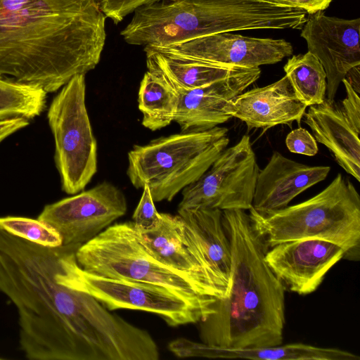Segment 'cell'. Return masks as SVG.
<instances>
[{
    "label": "cell",
    "mask_w": 360,
    "mask_h": 360,
    "mask_svg": "<svg viewBox=\"0 0 360 360\" xmlns=\"http://www.w3.org/2000/svg\"><path fill=\"white\" fill-rule=\"evenodd\" d=\"M144 51L148 71L175 92L206 86L245 68L183 58L146 48Z\"/></svg>",
    "instance_id": "22"
},
{
    "label": "cell",
    "mask_w": 360,
    "mask_h": 360,
    "mask_svg": "<svg viewBox=\"0 0 360 360\" xmlns=\"http://www.w3.org/2000/svg\"><path fill=\"white\" fill-rule=\"evenodd\" d=\"M86 271L107 278L150 283L167 288L212 314L217 298L206 295L185 274L160 262L145 246L132 221L110 225L75 252Z\"/></svg>",
    "instance_id": "7"
},
{
    "label": "cell",
    "mask_w": 360,
    "mask_h": 360,
    "mask_svg": "<svg viewBox=\"0 0 360 360\" xmlns=\"http://www.w3.org/2000/svg\"><path fill=\"white\" fill-rule=\"evenodd\" d=\"M159 0H96L100 10L115 24H118L127 15L138 8Z\"/></svg>",
    "instance_id": "28"
},
{
    "label": "cell",
    "mask_w": 360,
    "mask_h": 360,
    "mask_svg": "<svg viewBox=\"0 0 360 360\" xmlns=\"http://www.w3.org/2000/svg\"><path fill=\"white\" fill-rule=\"evenodd\" d=\"M105 18L96 0H0V75L58 91L99 63Z\"/></svg>",
    "instance_id": "2"
},
{
    "label": "cell",
    "mask_w": 360,
    "mask_h": 360,
    "mask_svg": "<svg viewBox=\"0 0 360 360\" xmlns=\"http://www.w3.org/2000/svg\"><path fill=\"white\" fill-rule=\"evenodd\" d=\"M273 2L286 6L300 9L308 13L313 14L326 9L333 0H270Z\"/></svg>",
    "instance_id": "30"
},
{
    "label": "cell",
    "mask_w": 360,
    "mask_h": 360,
    "mask_svg": "<svg viewBox=\"0 0 360 360\" xmlns=\"http://www.w3.org/2000/svg\"><path fill=\"white\" fill-rule=\"evenodd\" d=\"M79 246L62 245L57 276L70 287L94 297L108 310L126 309L153 313L172 327L198 323L211 314L164 287L86 271L76 260L75 252Z\"/></svg>",
    "instance_id": "8"
},
{
    "label": "cell",
    "mask_w": 360,
    "mask_h": 360,
    "mask_svg": "<svg viewBox=\"0 0 360 360\" xmlns=\"http://www.w3.org/2000/svg\"><path fill=\"white\" fill-rule=\"evenodd\" d=\"M308 51L316 56L326 74V98L335 100L342 79L354 68L360 66V18L343 19L310 14L301 28Z\"/></svg>",
    "instance_id": "13"
},
{
    "label": "cell",
    "mask_w": 360,
    "mask_h": 360,
    "mask_svg": "<svg viewBox=\"0 0 360 360\" xmlns=\"http://www.w3.org/2000/svg\"><path fill=\"white\" fill-rule=\"evenodd\" d=\"M260 74L259 68H245L206 86L176 92L174 122L181 131L207 130L226 122L231 118L225 110L228 101L252 85Z\"/></svg>",
    "instance_id": "15"
},
{
    "label": "cell",
    "mask_w": 360,
    "mask_h": 360,
    "mask_svg": "<svg viewBox=\"0 0 360 360\" xmlns=\"http://www.w3.org/2000/svg\"><path fill=\"white\" fill-rule=\"evenodd\" d=\"M127 211L123 192L108 181L46 205L37 219L55 229L63 245H82Z\"/></svg>",
    "instance_id": "11"
},
{
    "label": "cell",
    "mask_w": 360,
    "mask_h": 360,
    "mask_svg": "<svg viewBox=\"0 0 360 360\" xmlns=\"http://www.w3.org/2000/svg\"><path fill=\"white\" fill-rule=\"evenodd\" d=\"M174 56L244 68H259L291 56L292 44L283 39L214 33L165 46L144 47Z\"/></svg>",
    "instance_id": "12"
},
{
    "label": "cell",
    "mask_w": 360,
    "mask_h": 360,
    "mask_svg": "<svg viewBox=\"0 0 360 360\" xmlns=\"http://www.w3.org/2000/svg\"><path fill=\"white\" fill-rule=\"evenodd\" d=\"M46 94L36 86L20 83L0 75V120L34 118L46 107Z\"/></svg>",
    "instance_id": "25"
},
{
    "label": "cell",
    "mask_w": 360,
    "mask_h": 360,
    "mask_svg": "<svg viewBox=\"0 0 360 360\" xmlns=\"http://www.w3.org/2000/svg\"><path fill=\"white\" fill-rule=\"evenodd\" d=\"M297 98L307 107L326 98V74L318 58L307 51L288 58L283 67Z\"/></svg>",
    "instance_id": "24"
},
{
    "label": "cell",
    "mask_w": 360,
    "mask_h": 360,
    "mask_svg": "<svg viewBox=\"0 0 360 360\" xmlns=\"http://www.w3.org/2000/svg\"><path fill=\"white\" fill-rule=\"evenodd\" d=\"M250 217L269 248L286 241L316 238L340 245L345 258H360V196L340 173L322 191L300 203Z\"/></svg>",
    "instance_id": "5"
},
{
    "label": "cell",
    "mask_w": 360,
    "mask_h": 360,
    "mask_svg": "<svg viewBox=\"0 0 360 360\" xmlns=\"http://www.w3.org/2000/svg\"><path fill=\"white\" fill-rule=\"evenodd\" d=\"M168 348L181 358L246 359L252 360H359L354 353L337 349L319 347L304 343H291L250 349H227L179 338Z\"/></svg>",
    "instance_id": "21"
},
{
    "label": "cell",
    "mask_w": 360,
    "mask_h": 360,
    "mask_svg": "<svg viewBox=\"0 0 360 360\" xmlns=\"http://www.w3.org/2000/svg\"><path fill=\"white\" fill-rule=\"evenodd\" d=\"M222 222L231 248L229 288L198 323L201 342L227 349L282 345L285 289L265 261L269 247L245 210H223Z\"/></svg>",
    "instance_id": "3"
},
{
    "label": "cell",
    "mask_w": 360,
    "mask_h": 360,
    "mask_svg": "<svg viewBox=\"0 0 360 360\" xmlns=\"http://www.w3.org/2000/svg\"><path fill=\"white\" fill-rule=\"evenodd\" d=\"M0 229L11 235L43 247L56 248L63 245V240L58 232L38 219L15 216L1 217Z\"/></svg>",
    "instance_id": "26"
},
{
    "label": "cell",
    "mask_w": 360,
    "mask_h": 360,
    "mask_svg": "<svg viewBox=\"0 0 360 360\" xmlns=\"http://www.w3.org/2000/svg\"><path fill=\"white\" fill-rule=\"evenodd\" d=\"M307 14L270 0H159L136 9L120 34L129 44L165 46L219 32L299 30Z\"/></svg>",
    "instance_id": "4"
},
{
    "label": "cell",
    "mask_w": 360,
    "mask_h": 360,
    "mask_svg": "<svg viewBox=\"0 0 360 360\" xmlns=\"http://www.w3.org/2000/svg\"><path fill=\"white\" fill-rule=\"evenodd\" d=\"M61 246L43 247L0 229V292L16 309L25 358L159 359L148 331L58 278Z\"/></svg>",
    "instance_id": "1"
},
{
    "label": "cell",
    "mask_w": 360,
    "mask_h": 360,
    "mask_svg": "<svg viewBox=\"0 0 360 360\" xmlns=\"http://www.w3.org/2000/svg\"><path fill=\"white\" fill-rule=\"evenodd\" d=\"M307 108L285 75L267 86L243 91L228 101L225 110L245 123L249 130H266L279 124L291 127L294 122L300 125Z\"/></svg>",
    "instance_id": "16"
},
{
    "label": "cell",
    "mask_w": 360,
    "mask_h": 360,
    "mask_svg": "<svg viewBox=\"0 0 360 360\" xmlns=\"http://www.w3.org/2000/svg\"><path fill=\"white\" fill-rule=\"evenodd\" d=\"M138 107L142 125L156 131L174 122L177 108L176 92L159 77L146 71L140 83Z\"/></svg>",
    "instance_id": "23"
},
{
    "label": "cell",
    "mask_w": 360,
    "mask_h": 360,
    "mask_svg": "<svg viewBox=\"0 0 360 360\" xmlns=\"http://www.w3.org/2000/svg\"><path fill=\"white\" fill-rule=\"evenodd\" d=\"M229 143L228 129L219 126L162 136L133 147L127 174L135 188L147 186L154 202H169L196 181Z\"/></svg>",
    "instance_id": "6"
},
{
    "label": "cell",
    "mask_w": 360,
    "mask_h": 360,
    "mask_svg": "<svg viewBox=\"0 0 360 360\" xmlns=\"http://www.w3.org/2000/svg\"><path fill=\"white\" fill-rule=\"evenodd\" d=\"M342 258L345 251L340 245L316 238L276 244L264 257L285 289L300 295L316 291L330 269Z\"/></svg>",
    "instance_id": "14"
},
{
    "label": "cell",
    "mask_w": 360,
    "mask_h": 360,
    "mask_svg": "<svg viewBox=\"0 0 360 360\" xmlns=\"http://www.w3.org/2000/svg\"><path fill=\"white\" fill-rule=\"evenodd\" d=\"M29 124V120L24 117H13L0 120V143L15 132Z\"/></svg>",
    "instance_id": "31"
},
{
    "label": "cell",
    "mask_w": 360,
    "mask_h": 360,
    "mask_svg": "<svg viewBox=\"0 0 360 360\" xmlns=\"http://www.w3.org/2000/svg\"><path fill=\"white\" fill-rule=\"evenodd\" d=\"M259 167L250 138L226 148L210 168L181 191L178 210L197 208L249 210Z\"/></svg>",
    "instance_id": "10"
},
{
    "label": "cell",
    "mask_w": 360,
    "mask_h": 360,
    "mask_svg": "<svg viewBox=\"0 0 360 360\" xmlns=\"http://www.w3.org/2000/svg\"><path fill=\"white\" fill-rule=\"evenodd\" d=\"M140 200L134 212L132 222L139 233H146L156 230L162 221V214L158 212L150 191L143 186Z\"/></svg>",
    "instance_id": "27"
},
{
    "label": "cell",
    "mask_w": 360,
    "mask_h": 360,
    "mask_svg": "<svg viewBox=\"0 0 360 360\" xmlns=\"http://www.w3.org/2000/svg\"><path fill=\"white\" fill-rule=\"evenodd\" d=\"M330 167L309 166L274 151L259 170L252 208L269 214L287 206L297 195L326 179Z\"/></svg>",
    "instance_id": "17"
},
{
    "label": "cell",
    "mask_w": 360,
    "mask_h": 360,
    "mask_svg": "<svg viewBox=\"0 0 360 360\" xmlns=\"http://www.w3.org/2000/svg\"><path fill=\"white\" fill-rule=\"evenodd\" d=\"M285 145L291 153L307 156L315 155L319 150L313 135L302 127L293 129L287 135Z\"/></svg>",
    "instance_id": "29"
},
{
    "label": "cell",
    "mask_w": 360,
    "mask_h": 360,
    "mask_svg": "<svg viewBox=\"0 0 360 360\" xmlns=\"http://www.w3.org/2000/svg\"><path fill=\"white\" fill-rule=\"evenodd\" d=\"M85 94V75H75L53 98L47 112L62 189L70 195L82 191L97 172V142Z\"/></svg>",
    "instance_id": "9"
},
{
    "label": "cell",
    "mask_w": 360,
    "mask_h": 360,
    "mask_svg": "<svg viewBox=\"0 0 360 360\" xmlns=\"http://www.w3.org/2000/svg\"><path fill=\"white\" fill-rule=\"evenodd\" d=\"M162 214L160 226L139 233L146 248L160 262L190 278L210 297L219 298L210 274L181 217Z\"/></svg>",
    "instance_id": "18"
},
{
    "label": "cell",
    "mask_w": 360,
    "mask_h": 360,
    "mask_svg": "<svg viewBox=\"0 0 360 360\" xmlns=\"http://www.w3.org/2000/svg\"><path fill=\"white\" fill-rule=\"evenodd\" d=\"M316 142L324 145L345 171L360 181V127L340 104L325 98L309 106L303 117Z\"/></svg>",
    "instance_id": "19"
},
{
    "label": "cell",
    "mask_w": 360,
    "mask_h": 360,
    "mask_svg": "<svg viewBox=\"0 0 360 360\" xmlns=\"http://www.w3.org/2000/svg\"><path fill=\"white\" fill-rule=\"evenodd\" d=\"M194 242L219 298L229 291L231 274V248L219 209L178 210Z\"/></svg>",
    "instance_id": "20"
},
{
    "label": "cell",
    "mask_w": 360,
    "mask_h": 360,
    "mask_svg": "<svg viewBox=\"0 0 360 360\" xmlns=\"http://www.w3.org/2000/svg\"><path fill=\"white\" fill-rule=\"evenodd\" d=\"M4 359V358L0 356V360Z\"/></svg>",
    "instance_id": "32"
}]
</instances>
